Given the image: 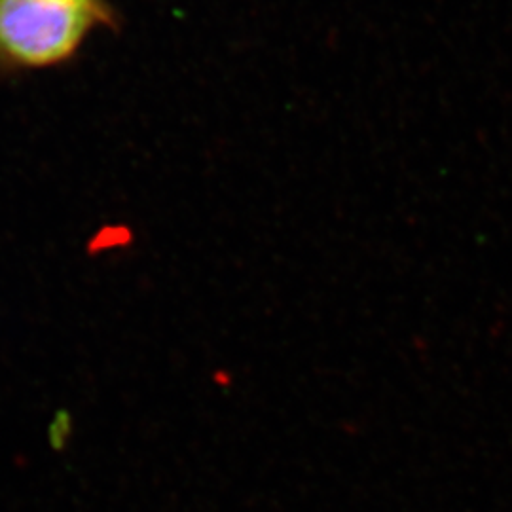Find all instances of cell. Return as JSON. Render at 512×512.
<instances>
[{
	"instance_id": "cell-1",
	"label": "cell",
	"mask_w": 512,
	"mask_h": 512,
	"mask_svg": "<svg viewBox=\"0 0 512 512\" xmlns=\"http://www.w3.org/2000/svg\"><path fill=\"white\" fill-rule=\"evenodd\" d=\"M109 0H0V67L42 71L71 61L93 33L116 29Z\"/></svg>"
}]
</instances>
